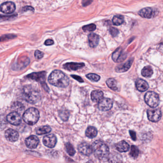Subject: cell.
<instances>
[{"label": "cell", "instance_id": "40", "mask_svg": "<svg viewBox=\"0 0 163 163\" xmlns=\"http://www.w3.org/2000/svg\"><path fill=\"white\" fill-rule=\"evenodd\" d=\"M54 44V41L51 39H48L45 42V45H51Z\"/></svg>", "mask_w": 163, "mask_h": 163}, {"label": "cell", "instance_id": "35", "mask_svg": "<svg viewBox=\"0 0 163 163\" xmlns=\"http://www.w3.org/2000/svg\"><path fill=\"white\" fill-rule=\"evenodd\" d=\"M110 32L111 36L113 37L117 36L119 33L118 29L115 28V27H111L110 29Z\"/></svg>", "mask_w": 163, "mask_h": 163}, {"label": "cell", "instance_id": "6", "mask_svg": "<svg viewBox=\"0 0 163 163\" xmlns=\"http://www.w3.org/2000/svg\"><path fill=\"white\" fill-rule=\"evenodd\" d=\"M147 117L149 120L152 122H157L162 117V113L158 109H150L147 111Z\"/></svg>", "mask_w": 163, "mask_h": 163}, {"label": "cell", "instance_id": "21", "mask_svg": "<svg viewBox=\"0 0 163 163\" xmlns=\"http://www.w3.org/2000/svg\"><path fill=\"white\" fill-rule=\"evenodd\" d=\"M89 45L91 48H95L97 47L99 42V37L95 34L91 33L88 36Z\"/></svg>", "mask_w": 163, "mask_h": 163}, {"label": "cell", "instance_id": "18", "mask_svg": "<svg viewBox=\"0 0 163 163\" xmlns=\"http://www.w3.org/2000/svg\"><path fill=\"white\" fill-rule=\"evenodd\" d=\"M85 66L83 63L70 62L66 63L63 65V68L68 70H77Z\"/></svg>", "mask_w": 163, "mask_h": 163}, {"label": "cell", "instance_id": "27", "mask_svg": "<svg viewBox=\"0 0 163 163\" xmlns=\"http://www.w3.org/2000/svg\"><path fill=\"white\" fill-rule=\"evenodd\" d=\"M106 84L111 89L113 90L116 91L118 90V87H117V82L113 78H109L106 81Z\"/></svg>", "mask_w": 163, "mask_h": 163}, {"label": "cell", "instance_id": "1", "mask_svg": "<svg viewBox=\"0 0 163 163\" xmlns=\"http://www.w3.org/2000/svg\"><path fill=\"white\" fill-rule=\"evenodd\" d=\"M48 81L51 85L59 87H66L69 83V78L59 70L52 71L48 77Z\"/></svg>", "mask_w": 163, "mask_h": 163}, {"label": "cell", "instance_id": "42", "mask_svg": "<svg viewBox=\"0 0 163 163\" xmlns=\"http://www.w3.org/2000/svg\"><path fill=\"white\" fill-rule=\"evenodd\" d=\"M15 15H14V16H1V15H0V19H4L5 18H6L7 19H8L12 18H13V17H14V16H15Z\"/></svg>", "mask_w": 163, "mask_h": 163}, {"label": "cell", "instance_id": "14", "mask_svg": "<svg viewBox=\"0 0 163 163\" xmlns=\"http://www.w3.org/2000/svg\"><path fill=\"white\" fill-rule=\"evenodd\" d=\"M113 60L115 62H121L126 58L125 53H123L121 48H118L112 55Z\"/></svg>", "mask_w": 163, "mask_h": 163}, {"label": "cell", "instance_id": "23", "mask_svg": "<svg viewBox=\"0 0 163 163\" xmlns=\"http://www.w3.org/2000/svg\"><path fill=\"white\" fill-rule=\"evenodd\" d=\"M91 98L94 102H99L104 98V93L100 90H93L91 93Z\"/></svg>", "mask_w": 163, "mask_h": 163}, {"label": "cell", "instance_id": "2", "mask_svg": "<svg viewBox=\"0 0 163 163\" xmlns=\"http://www.w3.org/2000/svg\"><path fill=\"white\" fill-rule=\"evenodd\" d=\"M92 146L94 155L97 158L102 160L108 158L109 148L104 143L101 141H96Z\"/></svg>", "mask_w": 163, "mask_h": 163}, {"label": "cell", "instance_id": "11", "mask_svg": "<svg viewBox=\"0 0 163 163\" xmlns=\"http://www.w3.org/2000/svg\"><path fill=\"white\" fill-rule=\"evenodd\" d=\"M44 145L49 148H53L56 146L57 142L56 136L53 134L45 135L43 140Z\"/></svg>", "mask_w": 163, "mask_h": 163}, {"label": "cell", "instance_id": "20", "mask_svg": "<svg viewBox=\"0 0 163 163\" xmlns=\"http://www.w3.org/2000/svg\"><path fill=\"white\" fill-rule=\"evenodd\" d=\"M133 62V59H131L125 64L116 66L115 68L116 71L118 73H122V72L127 71L131 68Z\"/></svg>", "mask_w": 163, "mask_h": 163}, {"label": "cell", "instance_id": "3", "mask_svg": "<svg viewBox=\"0 0 163 163\" xmlns=\"http://www.w3.org/2000/svg\"><path fill=\"white\" fill-rule=\"evenodd\" d=\"M23 94L24 99L30 104H36L41 98L39 92L31 85H27L24 87Z\"/></svg>", "mask_w": 163, "mask_h": 163}, {"label": "cell", "instance_id": "10", "mask_svg": "<svg viewBox=\"0 0 163 163\" xmlns=\"http://www.w3.org/2000/svg\"><path fill=\"white\" fill-rule=\"evenodd\" d=\"M27 77V78L34 80L37 82H41V84H43L45 83V81L46 72L45 71H42L37 73H31L28 75Z\"/></svg>", "mask_w": 163, "mask_h": 163}, {"label": "cell", "instance_id": "31", "mask_svg": "<svg viewBox=\"0 0 163 163\" xmlns=\"http://www.w3.org/2000/svg\"><path fill=\"white\" fill-rule=\"evenodd\" d=\"M86 77L91 81H95V82L98 81L101 78V77H99V76L93 73H90L87 75Z\"/></svg>", "mask_w": 163, "mask_h": 163}, {"label": "cell", "instance_id": "34", "mask_svg": "<svg viewBox=\"0 0 163 163\" xmlns=\"http://www.w3.org/2000/svg\"><path fill=\"white\" fill-rule=\"evenodd\" d=\"M15 37H16V36L11 35V34L3 35V36H1L0 37V42L6 41V40H9V39H13Z\"/></svg>", "mask_w": 163, "mask_h": 163}, {"label": "cell", "instance_id": "22", "mask_svg": "<svg viewBox=\"0 0 163 163\" xmlns=\"http://www.w3.org/2000/svg\"><path fill=\"white\" fill-rule=\"evenodd\" d=\"M117 150L120 152H127L129 149V145L125 141H122L117 143L115 146Z\"/></svg>", "mask_w": 163, "mask_h": 163}, {"label": "cell", "instance_id": "5", "mask_svg": "<svg viewBox=\"0 0 163 163\" xmlns=\"http://www.w3.org/2000/svg\"><path fill=\"white\" fill-rule=\"evenodd\" d=\"M145 101L146 104L152 108L157 107L160 102L159 95L153 92H148L146 93Z\"/></svg>", "mask_w": 163, "mask_h": 163}, {"label": "cell", "instance_id": "17", "mask_svg": "<svg viewBox=\"0 0 163 163\" xmlns=\"http://www.w3.org/2000/svg\"><path fill=\"white\" fill-rule=\"evenodd\" d=\"M135 86L139 92H146L148 89L149 85L145 80L138 78L135 81Z\"/></svg>", "mask_w": 163, "mask_h": 163}, {"label": "cell", "instance_id": "32", "mask_svg": "<svg viewBox=\"0 0 163 163\" xmlns=\"http://www.w3.org/2000/svg\"><path fill=\"white\" fill-rule=\"evenodd\" d=\"M96 27L95 24H90L88 25H85L82 27V29L84 32H92L95 30Z\"/></svg>", "mask_w": 163, "mask_h": 163}, {"label": "cell", "instance_id": "12", "mask_svg": "<svg viewBox=\"0 0 163 163\" xmlns=\"http://www.w3.org/2000/svg\"><path fill=\"white\" fill-rule=\"evenodd\" d=\"M78 151L84 155H89L93 153L92 146L87 143H83L78 145Z\"/></svg>", "mask_w": 163, "mask_h": 163}, {"label": "cell", "instance_id": "38", "mask_svg": "<svg viewBox=\"0 0 163 163\" xmlns=\"http://www.w3.org/2000/svg\"><path fill=\"white\" fill-rule=\"evenodd\" d=\"M130 133V136L131 137L132 139L134 141L136 140V133L134 131H132L130 130L129 131Z\"/></svg>", "mask_w": 163, "mask_h": 163}, {"label": "cell", "instance_id": "13", "mask_svg": "<svg viewBox=\"0 0 163 163\" xmlns=\"http://www.w3.org/2000/svg\"><path fill=\"white\" fill-rule=\"evenodd\" d=\"M138 14L142 17L152 18L155 16V11L152 8L146 7L140 10L138 12Z\"/></svg>", "mask_w": 163, "mask_h": 163}, {"label": "cell", "instance_id": "33", "mask_svg": "<svg viewBox=\"0 0 163 163\" xmlns=\"http://www.w3.org/2000/svg\"><path fill=\"white\" fill-rule=\"evenodd\" d=\"M59 116L63 121H66L69 117V113L67 111L61 110L59 113Z\"/></svg>", "mask_w": 163, "mask_h": 163}, {"label": "cell", "instance_id": "29", "mask_svg": "<svg viewBox=\"0 0 163 163\" xmlns=\"http://www.w3.org/2000/svg\"><path fill=\"white\" fill-rule=\"evenodd\" d=\"M66 149V152L70 156H73L76 153L75 150L73 146L70 143H67L65 145Z\"/></svg>", "mask_w": 163, "mask_h": 163}, {"label": "cell", "instance_id": "28", "mask_svg": "<svg viewBox=\"0 0 163 163\" xmlns=\"http://www.w3.org/2000/svg\"><path fill=\"white\" fill-rule=\"evenodd\" d=\"M124 22V17L121 15H117L113 17V23L114 25H121Z\"/></svg>", "mask_w": 163, "mask_h": 163}, {"label": "cell", "instance_id": "30", "mask_svg": "<svg viewBox=\"0 0 163 163\" xmlns=\"http://www.w3.org/2000/svg\"><path fill=\"white\" fill-rule=\"evenodd\" d=\"M139 154V150L138 148L135 146H132L131 148V151L130 153V155L132 157L134 158H136L138 157Z\"/></svg>", "mask_w": 163, "mask_h": 163}, {"label": "cell", "instance_id": "36", "mask_svg": "<svg viewBox=\"0 0 163 163\" xmlns=\"http://www.w3.org/2000/svg\"><path fill=\"white\" fill-rule=\"evenodd\" d=\"M43 56H44V54L42 52L40 51L36 50L35 52V57L36 59H41V58H42L43 57Z\"/></svg>", "mask_w": 163, "mask_h": 163}, {"label": "cell", "instance_id": "8", "mask_svg": "<svg viewBox=\"0 0 163 163\" xmlns=\"http://www.w3.org/2000/svg\"><path fill=\"white\" fill-rule=\"evenodd\" d=\"M15 5L12 1H6L0 6V11L6 14L12 13L15 10Z\"/></svg>", "mask_w": 163, "mask_h": 163}, {"label": "cell", "instance_id": "7", "mask_svg": "<svg viewBox=\"0 0 163 163\" xmlns=\"http://www.w3.org/2000/svg\"><path fill=\"white\" fill-rule=\"evenodd\" d=\"M113 105V101L109 98H103L99 101L98 108L101 111H108L111 109Z\"/></svg>", "mask_w": 163, "mask_h": 163}, {"label": "cell", "instance_id": "39", "mask_svg": "<svg viewBox=\"0 0 163 163\" xmlns=\"http://www.w3.org/2000/svg\"><path fill=\"white\" fill-rule=\"evenodd\" d=\"M72 77L73 78H74L75 80H77V81H78L80 82H83V80L81 78V77L80 76H77V75H71Z\"/></svg>", "mask_w": 163, "mask_h": 163}, {"label": "cell", "instance_id": "9", "mask_svg": "<svg viewBox=\"0 0 163 163\" xmlns=\"http://www.w3.org/2000/svg\"><path fill=\"white\" fill-rule=\"evenodd\" d=\"M6 119L8 122L14 125H18L21 122L20 114L16 111H13L8 114Z\"/></svg>", "mask_w": 163, "mask_h": 163}, {"label": "cell", "instance_id": "25", "mask_svg": "<svg viewBox=\"0 0 163 163\" xmlns=\"http://www.w3.org/2000/svg\"><path fill=\"white\" fill-rule=\"evenodd\" d=\"M51 131V128L49 126H41L37 128L36 130V133L38 135L46 134L50 133Z\"/></svg>", "mask_w": 163, "mask_h": 163}, {"label": "cell", "instance_id": "16", "mask_svg": "<svg viewBox=\"0 0 163 163\" xmlns=\"http://www.w3.org/2000/svg\"><path fill=\"white\" fill-rule=\"evenodd\" d=\"M6 139L10 142H15L18 139L19 134L17 132L13 129H8L5 133Z\"/></svg>", "mask_w": 163, "mask_h": 163}, {"label": "cell", "instance_id": "24", "mask_svg": "<svg viewBox=\"0 0 163 163\" xmlns=\"http://www.w3.org/2000/svg\"><path fill=\"white\" fill-rule=\"evenodd\" d=\"M97 134H98V131L97 129L92 126H90L87 128L85 132L86 136L88 138H91V139L97 136Z\"/></svg>", "mask_w": 163, "mask_h": 163}, {"label": "cell", "instance_id": "19", "mask_svg": "<svg viewBox=\"0 0 163 163\" xmlns=\"http://www.w3.org/2000/svg\"><path fill=\"white\" fill-rule=\"evenodd\" d=\"M108 157L110 163H122V157L117 153H111Z\"/></svg>", "mask_w": 163, "mask_h": 163}, {"label": "cell", "instance_id": "15", "mask_svg": "<svg viewBox=\"0 0 163 163\" xmlns=\"http://www.w3.org/2000/svg\"><path fill=\"white\" fill-rule=\"evenodd\" d=\"M39 142L37 137L35 135H31L25 140V145L29 148L35 149L38 145Z\"/></svg>", "mask_w": 163, "mask_h": 163}, {"label": "cell", "instance_id": "37", "mask_svg": "<svg viewBox=\"0 0 163 163\" xmlns=\"http://www.w3.org/2000/svg\"><path fill=\"white\" fill-rule=\"evenodd\" d=\"M23 12H26L27 11H31V12H34V9L32 7L30 6H27L24 7L22 9Z\"/></svg>", "mask_w": 163, "mask_h": 163}, {"label": "cell", "instance_id": "26", "mask_svg": "<svg viewBox=\"0 0 163 163\" xmlns=\"http://www.w3.org/2000/svg\"><path fill=\"white\" fill-rule=\"evenodd\" d=\"M153 74V70L150 66H146L142 70V76L146 78H150Z\"/></svg>", "mask_w": 163, "mask_h": 163}, {"label": "cell", "instance_id": "41", "mask_svg": "<svg viewBox=\"0 0 163 163\" xmlns=\"http://www.w3.org/2000/svg\"><path fill=\"white\" fill-rule=\"evenodd\" d=\"M92 1H82V5L83 6H87L89 4H90Z\"/></svg>", "mask_w": 163, "mask_h": 163}, {"label": "cell", "instance_id": "4", "mask_svg": "<svg viewBox=\"0 0 163 163\" xmlns=\"http://www.w3.org/2000/svg\"><path fill=\"white\" fill-rule=\"evenodd\" d=\"M39 113L35 108H30L24 113L23 119L24 122L29 125L36 124L38 121Z\"/></svg>", "mask_w": 163, "mask_h": 163}]
</instances>
